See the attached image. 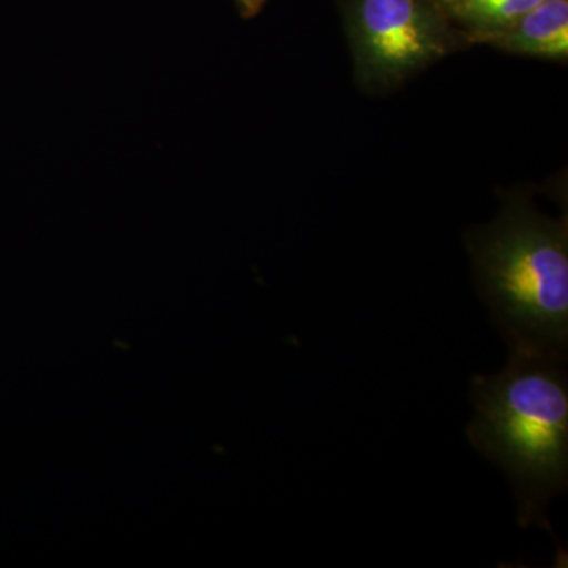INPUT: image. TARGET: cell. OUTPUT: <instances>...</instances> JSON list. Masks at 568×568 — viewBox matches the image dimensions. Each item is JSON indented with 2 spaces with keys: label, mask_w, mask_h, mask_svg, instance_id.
Wrapping results in <instances>:
<instances>
[{
  "label": "cell",
  "mask_w": 568,
  "mask_h": 568,
  "mask_svg": "<svg viewBox=\"0 0 568 568\" xmlns=\"http://www.w3.org/2000/svg\"><path fill=\"white\" fill-rule=\"evenodd\" d=\"M478 293L510 351L566 358L567 219L510 200L491 224L467 235Z\"/></svg>",
  "instance_id": "obj_2"
},
{
  "label": "cell",
  "mask_w": 568,
  "mask_h": 568,
  "mask_svg": "<svg viewBox=\"0 0 568 568\" xmlns=\"http://www.w3.org/2000/svg\"><path fill=\"white\" fill-rule=\"evenodd\" d=\"M234 2L241 17L244 20H252V18L261 13L267 0H234Z\"/></svg>",
  "instance_id": "obj_6"
},
{
  "label": "cell",
  "mask_w": 568,
  "mask_h": 568,
  "mask_svg": "<svg viewBox=\"0 0 568 568\" xmlns=\"http://www.w3.org/2000/svg\"><path fill=\"white\" fill-rule=\"evenodd\" d=\"M544 0H462L450 13L452 20L476 44L489 33L514 24Z\"/></svg>",
  "instance_id": "obj_5"
},
{
  "label": "cell",
  "mask_w": 568,
  "mask_h": 568,
  "mask_svg": "<svg viewBox=\"0 0 568 568\" xmlns=\"http://www.w3.org/2000/svg\"><path fill=\"white\" fill-rule=\"evenodd\" d=\"M429 2L435 3L436 7L446 11L448 17H450L452 11H454L455 7H457L462 0H429Z\"/></svg>",
  "instance_id": "obj_7"
},
{
  "label": "cell",
  "mask_w": 568,
  "mask_h": 568,
  "mask_svg": "<svg viewBox=\"0 0 568 568\" xmlns=\"http://www.w3.org/2000/svg\"><path fill=\"white\" fill-rule=\"evenodd\" d=\"M478 43L547 61L568 58V0H544L514 24L489 33Z\"/></svg>",
  "instance_id": "obj_4"
},
{
  "label": "cell",
  "mask_w": 568,
  "mask_h": 568,
  "mask_svg": "<svg viewBox=\"0 0 568 568\" xmlns=\"http://www.w3.org/2000/svg\"><path fill=\"white\" fill-rule=\"evenodd\" d=\"M355 81L386 92L455 51L469 37L429 0H343Z\"/></svg>",
  "instance_id": "obj_3"
},
{
  "label": "cell",
  "mask_w": 568,
  "mask_h": 568,
  "mask_svg": "<svg viewBox=\"0 0 568 568\" xmlns=\"http://www.w3.org/2000/svg\"><path fill=\"white\" fill-rule=\"evenodd\" d=\"M467 439L507 474L521 528L552 532L548 507L568 484L566 358L510 351L506 368L473 377Z\"/></svg>",
  "instance_id": "obj_1"
}]
</instances>
